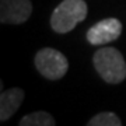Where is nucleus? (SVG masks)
I'll return each mask as SVG.
<instances>
[{"label": "nucleus", "instance_id": "7ed1b4c3", "mask_svg": "<svg viewBox=\"0 0 126 126\" xmlns=\"http://www.w3.org/2000/svg\"><path fill=\"white\" fill-rule=\"evenodd\" d=\"M35 67L48 80H59L67 73L69 62L62 52L44 48L35 55Z\"/></svg>", "mask_w": 126, "mask_h": 126}, {"label": "nucleus", "instance_id": "20e7f679", "mask_svg": "<svg viewBox=\"0 0 126 126\" xmlns=\"http://www.w3.org/2000/svg\"><path fill=\"white\" fill-rule=\"evenodd\" d=\"M122 34V23L118 18H105L87 31V41L91 45H105L118 39Z\"/></svg>", "mask_w": 126, "mask_h": 126}, {"label": "nucleus", "instance_id": "6e6552de", "mask_svg": "<svg viewBox=\"0 0 126 126\" xmlns=\"http://www.w3.org/2000/svg\"><path fill=\"white\" fill-rule=\"evenodd\" d=\"M87 126H122V122L113 112H99L91 118Z\"/></svg>", "mask_w": 126, "mask_h": 126}, {"label": "nucleus", "instance_id": "39448f33", "mask_svg": "<svg viewBox=\"0 0 126 126\" xmlns=\"http://www.w3.org/2000/svg\"><path fill=\"white\" fill-rule=\"evenodd\" d=\"M31 13V0H0V21L3 24H23Z\"/></svg>", "mask_w": 126, "mask_h": 126}, {"label": "nucleus", "instance_id": "f257e3e1", "mask_svg": "<svg viewBox=\"0 0 126 126\" xmlns=\"http://www.w3.org/2000/svg\"><path fill=\"white\" fill-rule=\"evenodd\" d=\"M95 70L104 81L118 84L126 79V62L122 53L112 46H105L95 52L94 58Z\"/></svg>", "mask_w": 126, "mask_h": 126}, {"label": "nucleus", "instance_id": "0eeeda50", "mask_svg": "<svg viewBox=\"0 0 126 126\" xmlns=\"http://www.w3.org/2000/svg\"><path fill=\"white\" fill-rule=\"evenodd\" d=\"M18 126H55V119L45 111H36L21 118Z\"/></svg>", "mask_w": 126, "mask_h": 126}, {"label": "nucleus", "instance_id": "423d86ee", "mask_svg": "<svg viewBox=\"0 0 126 126\" xmlns=\"http://www.w3.org/2000/svg\"><path fill=\"white\" fill-rule=\"evenodd\" d=\"M24 99L23 88H10V90L1 91L0 95V121L4 122L14 115V112L20 108V105Z\"/></svg>", "mask_w": 126, "mask_h": 126}, {"label": "nucleus", "instance_id": "f03ea898", "mask_svg": "<svg viewBox=\"0 0 126 126\" xmlns=\"http://www.w3.org/2000/svg\"><path fill=\"white\" fill-rule=\"evenodd\" d=\"M87 11L84 0H63L52 13L50 27L58 34H67L87 17Z\"/></svg>", "mask_w": 126, "mask_h": 126}]
</instances>
